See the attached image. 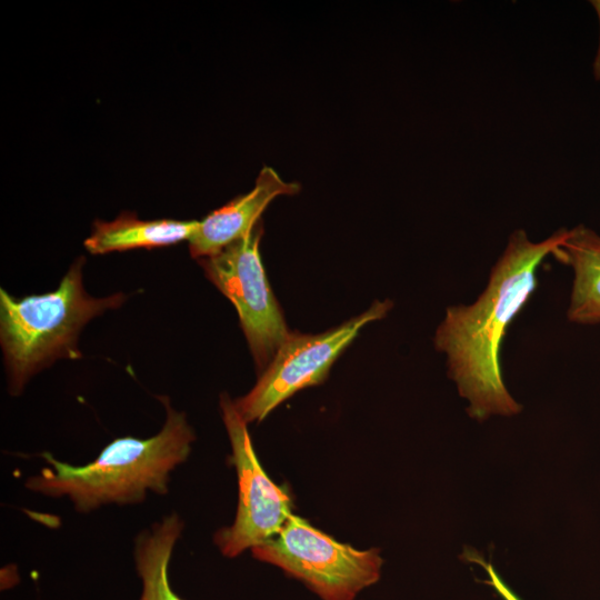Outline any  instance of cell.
Instances as JSON below:
<instances>
[{
  "mask_svg": "<svg viewBox=\"0 0 600 600\" xmlns=\"http://www.w3.org/2000/svg\"><path fill=\"white\" fill-rule=\"evenodd\" d=\"M567 233L558 229L542 241L514 230L490 270L486 288L470 304L450 306L438 326L434 348L446 354L448 376L479 421L518 414L522 406L508 391L501 369L507 330L537 289V272Z\"/></svg>",
  "mask_w": 600,
  "mask_h": 600,
  "instance_id": "1",
  "label": "cell"
},
{
  "mask_svg": "<svg viewBox=\"0 0 600 600\" xmlns=\"http://www.w3.org/2000/svg\"><path fill=\"white\" fill-rule=\"evenodd\" d=\"M159 399L166 420L157 434L117 438L83 466L43 452L47 466L29 477L24 487L48 498H66L80 513L109 504H138L149 493L167 494L171 473L190 456L196 436L184 413L177 411L167 397Z\"/></svg>",
  "mask_w": 600,
  "mask_h": 600,
  "instance_id": "2",
  "label": "cell"
},
{
  "mask_svg": "<svg viewBox=\"0 0 600 600\" xmlns=\"http://www.w3.org/2000/svg\"><path fill=\"white\" fill-rule=\"evenodd\" d=\"M84 258H78L48 293L14 298L0 290V342L12 396L29 379L58 359H79L78 338L94 317L119 308L127 299L118 292L104 298L87 293L82 282Z\"/></svg>",
  "mask_w": 600,
  "mask_h": 600,
  "instance_id": "3",
  "label": "cell"
},
{
  "mask_svg": "<svg viewBox=\"0 0 600 600\" xmlns=\"http://www.w3.org/2000/svg\"><path fill=\"white\" fill-rule=\"evenodd\" d=\"M251 552L303 582L322 600H354L380 579L383 563L378 549L358 550L339 542L294 514Z\"/></svg>",
  "mask_w": 600,
  "mask_h": 600,
  "instance_id": "4",
  "label": "cell"
},
{
  "mask_svg": "<svg viewBox=\"0 0 600 600\" xmlns=\"http://www.w3.org/2000/svg\"><path fill=\"white\" fill-rule=\"evenodd\" d=\"M262 233L259 221L246 237L198 261L208 279L236 307L254 361L266 369L290 332L261 261Z\"/></svg>",
  "mask_w": 600,
  "mask_h": 600,
  "instance_id": "5",
  "label": "cell"
},
{
  "mask_svg": "<svg viewBox=\"0 0 600 600\" xmlns=\"http://www.w3.org/2000/svg\"><path fill=\"white\" fill-rule=\"evenodd\" d=\"M391 308L390 300L374 301L362 314L323 333H290L254 387L233 400L240 416L247 423L259 422L297 391L322 382L359 331L387 316Z\"/></svg>",
  "mask_w": 600,
  "mask_h": 600,
  "instance_id": "6",
  "label": "cell"
},
{
  "mask_svg": "<svg viewBox=\"0 0 600 600\" xmlns=\"http://www.w3.org/2000/svg\"><path fill=\"white\" fill-rule=\"evenodd\" d=\"M220 408L239 493L233 522L218 530L213 541L223 556L233 558L274 537L292 514V503L288 491L274 483L261 467L248 423L227 393L220 397Z\"/></svg>",
  "mask_w": 600,
  "mask_h": 600,
  "instance_id": "7",
  "label": "cell"
},
{
  "mask_svg": "<svg viewBox=\"0 0 600 600\" xmlns=\"http://www.w3.org/2000/svg\"><path fill=\"white\" fill-rule=\"evenodd\" d=\"M297 182L284 181L277 171L264 166L248 193L239 196L204 217L189 239L193 258L212 256L246 237L260 221L268 204L279 196L296 194Z\"/></svg>",
  "mask_w": 600,
  "mask_h": 600,
  "instance_id": "8",
  "label": "cell"
},
{
  "mask_svg": "<svg viewBox=\"0 0 600 600\" xmlns=\"http://www.w3.org/2000/svg\"><path fill=\"white\" fill-rule=\"evenodd\" d=\"M552 257L572 270L568 321L600 324V234L584 224L567 229Z\"/></svg>",
  "mask_w": 600,
  "mask_h": 600,
  "instance_id": "9",
  "label": "cell"
},
{
  "mask_svg": "<svg viewBox=\"0 0 600 600\" xmlns=\"http://www.w3.org/2000/svg\"><path fill=\"white\" fill-rule=\"evenodd\" d=\"M198 224L199 220H141L123 212L112 221L96 220L84 247L92 254L169 247L189 241Z\"/></svg>",
  "mask_w": 600,
  "mask_h": 600,
  "instance_id": "10",
  "label": "cell"
},
{
  "mask_svg": "<svg viewBox=\"0 0 600 600\" xmlns=\"http://www.w3.org/2000/svg\"><path fill=\"white\" fill-rule=\"evenodd\" d=\"M183 528L182 518L171 512L137 534L133 559L142 583L139 600H183L169 582V563Z\"/></svg>",
  "mask_w": 600,
  "mask_h": 600,
  "instance_id": "11",
  "label": "cell"
},
{
  "mask_svg": "<svg viewBox=\"0 0 600 600\" xmlns=\"http://www.w3.org/2000/svg\"><path fill=\"white\" fill-rule=\"evenodd\" d=\"M467 554V559H469L471 562L480 564L486 573L488 579L486 580V583L491 586L497 593L503 599V600H521L509 587L504 581L501 579L499 573L494 570L492 564L484 561L482 557H479L478 553L474 551L467 550L464 552Z\"/></svg>",
  "mask_w": 600,
  "mask_h": 600,
  "instance_id": "12",
  "label": "cell"
},
{
  "mask_svg": "<svg viewBox=\"0 0 600 600\" xmlns=\"http://www.w3.org/2000/svg\"><path fill=\"white\" fill-rule=\"evenodd\" d=\"M590 3L593 7L599 20V43L594 56L592 70L594 79L600 81V0H592Z\"/></svg>",
  "mask_w": 600,
  "mask_h": 600,
  "instance_id": "13",
  "label": "cell"
}]
</instances>
